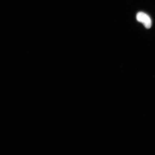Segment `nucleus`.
Instances as JSON below:
<instances>
[{
  "label": "nucleus",
  "instance_id": "f257e3e1",
  "mask_svg": "<svg viewBox=\"0 0 155 155\" xmlns=\"http://www.w3.org/2000/svg\"><path fill=\"white\" fill-rule=\"evenodd\" d=\"M137 19L139 22L142 23L146 28H150L151 26V19L148 15L143 12H139L136 16Z\"/></svg>",
  "mask_w": 155,
  "mask_h": 155
}]
</instances>
